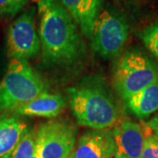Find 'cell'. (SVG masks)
I'll use <instances>...</instances> for the list:
<instances>
[{
  "label": "cell",
  "mask_w": 158,
  "mask_h": 158,
  "mask_svg": "<svg viewBox=\"0 0 158 158\" xmlns=\"http://www.w3.org/2000/svg\"><path fill=\"white\" fill-rule=\"evenodd\" d=\"M66 107V100L60 94L43 92L33 100L17 108L13 113L17 116L55 118Z\"/></svg>",
  "instance_id": "cell-11"
},
{
  "label": "cell",
  "mask_w": 158,
  "mask_h": 158,
  "mask_svg": "<svg viewBox=\"0 0 158 158\" xmlns=\"http://www.w3.org/2000/svg\"><path fill=\"white\" fill-rule=\"evenodd\" d=\"M32 158H40V156H38V155H37V153L35 152V154H34V156H33V157Z\"/></svg>",
  "instance_id": "cell-19"
},
{
  "label": "cell",
  "mask_w": 158,
  "mask_h": 158,
  "mask_svg": "<svg viewBox=\"0 0 158 158\" xmlns=\"http://www.w3.org/2000/svg\"><path fill=\"white\" fill-rule=\"evenodd\" d=\"M145 126L148 129L152 131L154 135L158 136V113L156 115H155L152 118H150L145 124Z\"/></svg>",
  "instance_id": "cell-18"
},
{
  "label": "cell",
  "mask_w": 158,
  "mask_h": 158,
  "mask_svg": "<svg viewBox=\"0 0 158 158\" xmlns=\"http://www.w3.org/2000/svg\"><path fill=\"white\" fill-rule=\"evenodd\" d=\"M77 128L66 121L50 120L36 133V153L40 158H69L77 144Z\"/></svg>",
  "instance_id": "cell-7"
},
{
  "label": "cell",
  "mask_w": 158,
  "mask_h": 158,
  "mask_svg": "<svg viewBox=\"0 0 158 158\" xmlns=\"http://www.w3.org/2000/svg\"><path fill=\"white\" fill-rule=\"evenodd\" d=\"M158 80L156 64L141 51L129 49L119 59L114 69L113 87L123 100Z\"/></svg>",
  "instance_id": "cell-4"
},
{
  "label": "cell",
  "mask_w": 158,
  "mask_h": 158,
  "mask_svg": "<svg viewBox=\"0 0 158 158\" xmlns=\"http://www.w3.org/2000/svg\"><path fill=\"white\" fill-rule=\"evenodd\" d=\"M81 32L90 40L103 0H60Z\"/></svg>",
  "instance_id": "cell-10"
},
{
  "label": "cell",
  "mask_w": 158,
  "mask_h": 158,
  "mask_svg": "<svg viewBox=\"0 0 158 158\" xmlns=\"http://www.w3.org/2000/svg\"><path fill=\"white\" fill-rule=\"evenodd\" d=\"M140 158H158V136L148 134Z\"/></svg>",
  "instance_id": "cell-17"
},
{
  "label": "cell",
  "mask_w": 158,
  "mask_h": 158,
  "mask_svg": "<svg viewBox=\"0 0 158 158\" xmlns=\"http://www.w3.org/2000/svg\"><path fill=\"white\" fill-rule=\"evenodd\" d=\"M40 41L43 63L68 65L78 61L85 47L77 26L60 0L38 2Z\"/></svg>",
  "instance_id": "cell-1"
},
{
  "label": "cell",
  "mask_w": 158,
  "mask_h": 158,
  "mask_svg": "<svg viewBox=\"0 0 158 158\" xmlns=\"http://www.w3.org/2000/svg\"><path fill=\"white\" fill-rule=\"evenodd\" d=\"M72 113L80 126L91 130L113 127L118 122L116 104L101 85L86 84L67 90Z\"/></svg>",
  "instance_id": "cell-2"
},
{
  "label": "cell",
  "mask_w": 158,
  "mask_h": 158,
  "mask_svg": "<svg viewBox=\"0 0 158 158\" xmlns=\"http://www.w3.org/2000/svg\"><path fill=\"white\" fill-rule=\"evenodd\" d=\"M28 2V0H0V18H14L27 6Z\"/></svg>",
  "instance_id": "cell-16"
},
{
  "label": "cell",
  "mask_w": 158,
  "mask_h": 158,
  "mask_svg": "<svg viewBox=\"0 0 158 158\" xmlns=\"http://www.w3.org/2000/svg\"><path fill=\"white\" fill-rule=\"evenodd\" d=\"M113 155L111 130H90L79 138L69 158H112Z\"/></svg>",
  "instance_id": "cell-9"
},
{
  "label": "cell",
  "mask_w": 158,
  "mask_h": 158,
  "mask_svg": "<svg viewBox=\"0 0 158 158\" xmlns=\"http://www.w3.org/2000/svg\"><path fill=\"white\" fill-rule=\"evenodd\" d=\"M115 158H140L144 146L146 131L141 125L130 120L117 122L111 130Z\"/></svg>",
  "instance_id": "cell-8"
},
{
  "label": "cell",
  "mask_w": 158,
  "mask_h": 158,
  "mask_svg": "<svg viewBox=\"0 0 158 158\" xmlns=\"http://www.w3.org/2000/svg\"><path fill=\"white\" fill-rule=\"evenodd\" d=\"M45 91V82L27 61L11 59L0 82V111L13 112Z\"/></svg>",
  "instance_id": "cell-3"
},
{
  "label": "cell",
  "mask_w": 158,
  "mask_h": 158,
  "mask_svg": "<svg viewBox=\"0 0 158 158\" xmlns=\"http://www.w3.org/2000/svg\"><path fill=\"white\" fill-rule=\"evenodd\" d=\"M140 38L148 49L158 59V20L143 28L140 33Z\"/></svg>",
  "instance_id": "cell-15"
},
{
  "label": "cell",
  "mask_w": 158,
  "mask_h": 158,
  "mask_svg": "<svg viewBox=\"0 0 158 158\" xmlns=\"http://www.w3.org/2000/svg\"><path fill=\"white\" fill-rule=\"evenodd\" d=\"M36 133L35 129L27 128L21 137L11 158H32L36 152Z\"/></svg>",
  "instance_id": "cell-14"
},
{
  "label": "cell",
  "mask_w": 158,
  "mask_h": 158,
  "mask_svg": "<svg viewBox=\"0 0 158 158\" xmlns=\"http://www.w3.org/2000/svg\"><path fill=\"white\" fill-rule=\"evenodd\" d=\"M127 107L135 117L144 119L158 111V80L126 100Z\"/></svg>",
  "instance_id": "cell-13"
},
{
  "label": "cell",
  "mask_w": 158,
  "mask_h": 158,
  "mask_svg": "<svg viewBox=\"0 0 158 158\" xmlns=\"http://www.w3.org/2000/svg\"><path fill=\"white\" fill-rule=\"evenodd\" d=\"M35 7L26 9L9 26L6 34V54L11 59L34 58L40 50L35 27Z\"/></svg>",
  "instance_id": "cell-6"
},
{
  "label": "cell",
  "mask_w": 158,
  "mask_h": 158,
  "mask_svg": "<svg viewBox=\"0 0 158 158\" xmlns=\"http://www.w3.org/2000/svg\"><path fill=\"white\" fill-rule=\"evenodd\" d=\"M27 128V124L17 115H0V158L11 157Z\"/></svg>",
  "instance_id": "cell-12"
},
{
  "label": "cell",
  "mask_w": 158,
  "mask_h": 158,
  "mask_svg": "<svg viewBox=\"0 0 158 158\" xmlns=\"http://www.w3.org/2000/svg\"><path fill=\"white\" fill-rule=\"evenodd\" d=\"M28 1H37V2H39V1H41V0H28Z\"/></svg>",
  "instance_id": "cell-20"
},
{
  "label": "cell",
  "mask_w": 158,
  "mask_h": 158,
  "mask_svg": "<svg viewBox=\"0 0 158 158\" xmlns=\"http://www.w3.org/2000/svg\"><path fill=\"white\" fill-rule=\"evenodd\" d=\"M129 36V27L124 17L113 10H102L90 38L92 50L105 59L121 55Z\"/></svg>",
  "instance_id": "cell-5"
}]
</instances>
